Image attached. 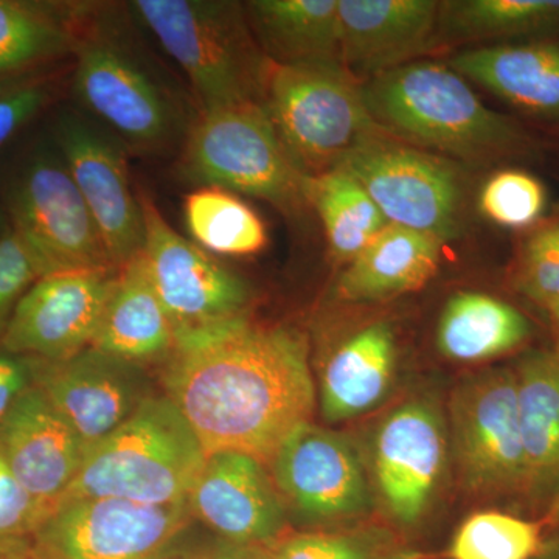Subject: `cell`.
I'll list each match as a JSON object with an SVG mask.
<instances>
[{
  "instance_id": "obj_2",
  "label": "cell",
  "mask_w": 559,
  "mask_h": 559,
  "mask_svg": "<svg viewBox=\"0 0 559 559\" xmlns=\"http://www.w3.org/2000/svg\"><path fill=\"white\" fill-rule=\"evenodd\" d=\"M362 87L377 127L419 150L473 165L506 164L535 154L532 135L485 106L451 66L412 61Z\"/></svg>"
},
{
  "instance_id": "obj_6",
  "label": "cell",
  "mask_w": 559,
  "mask_h": 559,
  "mask_svg": "<svg viewBox=\"0 0 559 559\" xmlns=\"http://www.w3.org/2000/svg\"><path fill=\"white\" fill-rule=\"evenodd\" d=\"M178 173L186 182L259 198L286 215L307 209L304 175L261 103L200 112L183 138Z\"/></svg>"
},
{
  "instance_id": "obj_8",
  "label": "cell",
  "mask_w": 559,
  "mask_h": 559,
  "mask_svg": "<svg viewBox=\"0 0 559 559\" xmlns=\"http://www.w3.org/2000/svg\"><path fill=\"white\" fill-rule=\"evenodd\" d=\"M362 451L378 516L412 539L432 516L452 477L439 393L421 390L392 407Z\"/></svg>"
},
{
  "instance_id": "obj_35",
  "label": "cell",
  "mask_w": 559,
  "mask_h": 559,
  "mask_svg": "<svg viewBox=\"0 0 559 559\" xmlns=\"http://www.w3.org/2000/svg\"><path fill=\"white\" fill-rule=\"evenodd\" d=\"M547 189L543 180L522 168L507 167L492 173L479 193L484 218L509 230H528L544 218Z\"/></svg>"
},
{
  "instance_id": "obj_27",
  "label": "cell",
  "mask_w": 559,
  "mask_h": 559,
  "mask_svg": "<svg viewBox=\"0 0 559 559\" xmlns=\"http://www.w3.org/2000/svg\"><path fill=\"white\" fill-rule=\"evenodd\" d=\"M532 336V322L520 308L489 294L462 290L441 311L437 348L454 362H488L520 352Z\"/></svg>"
},
{
  "instance_id": "obj_3",
  "label": "cell",
  "mask_w": 559,
  "mask_h": 559,
  "mask_svg": "<svg viewBox=\"0 0 559 559\" xmlns=\"http://www.w3.org/2000/svg\"><path fill=\"white\" fill-rule=\"evenodd\" d=\"M73 57L76 102L124 148L160 153L186 138L191 121L182 102L109 7L87 3Z\"/></svg>"
},
{
  "instance_id": "obj_38",
  "label": "cell",
  "mask_w": 559,
  "mask_h": 559,
  "mask_svg": "<svg viewBox=\"0 0 559 559\" xmlns=\"http://www.w3.org/2000/svg\"><path fill=\"white\" fill-rule=\"evenodd\" d=\"M40 277L43 270L21 238L11 229L0 237V319L13 312Z\"/></svg>"
},
{
  "instance_id": "obj_28",
  "label": "cell",
  "mask_w": 559,
  "mask_h": 559,
  "mask_svg": "<svg viewBox=\"0 0 559 559\" xmlns=\"http://www.w3.org/2000/svg\"><path fill=\"white\" fill-rule=\"evenodd\" d=\"M87 3L0 0V81L73 55Z\"/></svg>"
},
{
  "instance_id": "obj_32",
  "label": "cell",
  "mask_w": 559,
  "mask_h": 559,
  "mask_svg": "<svg viewBox=\"0 0 559 559\" xmlns=\"http://www.w3.org/2000/svg\"><path fill=\"white\" fill-rule=\"evenodd\" d=\"M381 520L325 532L288 533L270 547V559H430Z\"/></svg>"
},
{
  "instance_id": "obj_31",
  "label": "cell",
  "mask_w": 559,
  "mask_h": 559,
  "mask_svg": "<svg viewBox=\"0 0 559 559\" xmlns=\"http://www.w3.org/2000/svg\"><path fill=\"white\" fill-rule=\"evenodd\" d=\"M187 229L209 253L249 257L267 246L263 219L230 191L201 187L183 201Z\"/></svg>"
},
{
  "instance_id": "obj_37",
  "label": "cell",
  "mask_w": 559,
  "mask_h": 559,
  "mask_svg": "<svg viewBox=\"0 0 559 559\" xmlns=\"http://www.w3.org/2000/svg\"><path fill=\"white\" fill-rule=\"evenodd\" d=\"M53 94L43 72L0 81V148L46 108Z\"/></svg>"
},
{
  "instance_id": "obj_18",
  "label": "cell",
  "mask_w": 559,
  "mask_h": 559,
  "mask_svg": "<svg viewBox=\"0 0 559 559\" xmlns=\"http://www.w3.org/2000/svg\"><path fill=\"white\" fill-rule=\"evenodd\" d=\"M186 502L194 521L226 543L272 546L288 535V514L270 468L242 452L207 455Z\"/></svg>"
},
{
  "instance_id": "obj_4",
  "label": "cell",
  "mask_w": 559,
  "mask_h": 559,
  "mask_svg": "<svg viewBox=\"0 0 559 559\" xmlns=\"http://www.w3.org/2000/svg\"><path fill=\"white\" fill-rule=\"evenodd\" d=\"M124 9L186 73L200 112L261 103L267 58L241 3L132 0Z\"/></svg>"
},
{
  "instance_id": "obj_21",
  "label": "cell",
  "mask_w": 559,
  "mask_h": 559,
  "mask_svg": "<svg viewBox=\"0 0 559 559\" xmlns=\"http://www.w3.org/2000/svg\"><path fill=\"white\" fill-rule=\"evenodd\" d=\"M511 367L525 457L522 513L550 521L559 503V356L527 349Z\"/></svg>"
},
{
  "instance_id": "obj_19",
  "label": "cell",
  "mask_w": 559,
  "mask_h": 559,
  "mask_svg": "<svg viewBox=\"0 0 559 559\" xmlns=\"http://www.w3.org/2000/svg\"><path fill=\"white\" fill-rule=\"evenodd\" d=\"M433 0H340L341 64L360 83L412 62L439 40Z\"/></svg>"
},
{
  "instance_id": "obj_25",
  "label": "cell",
  "mask_w": 559,
  "mask_h": 559,
  "mask_svg": "<svg viewBox=\"0 0 559 559\" xmlns=\"http://www.w3.org/2000/svg\"><path fill=\"white\" fill-rule=\"evenodd\" d=\"M441 241L432 235L388 224L367 248L345 264L336 297L370 304L421 289L436 275Z\"/></svg>"
},
{
  "instance_id": "obj_1",
  "label": "cell",
  "mask_w": 559,
  "mask_h": 559,
  "mask_svg": "<svg viewBox=\"0 0 559 559\" xmlns=\"http://www.w3.org/2000/svg\"><path fill=\"white\" fill-rule=\"evenodd\" d=\"M310 341L288 325L250 319L179 342L165 362V395L205 455L234 451L270 466L318 404Z\"/></svg>"
},
{
  "instance_id": "obj_24",
  "label": "cell",
  "mask_w": 559,
  "mask_h": 559,
  "mask_svg": "<svg viewBox=\"0 0 559 559\" xmlns=\"http://www.w3.org/2000/svg\"><path fill=\"white\" fill-rule=\"evenodd\" d=\"M176 345L171 320L140 252L120 267L91 347L146 367L167 362Z\"/></svg>"
},
{
  "instance_id": "obj_7",
  "label": "cell",
  "mask_w": 559,
  "mask_h": 559,
  "mask_svg": "<svg viewBox=\"0 0 559 559\" xmlns=\"http://www.w3.org/2000/svg\"><path fill=\"white\" fill-rule=\"evenodd\" d=\"M261 105L305 176L334 170L364 139L381 131L367 109L362 83L342 64L267 60Z\"/></svg>"
},
{
  "instance_id": "obj_41",
  "label": "cell",
  "mask_w": 559,
  "mask_h": 559,
  "mask_svg": "<svg viewBox=\"0 0 559 559\" xmlns=\"http://www.w3.org/2000/svg\"><path fill=\"white\" fill-rule=\"evenodd\" d=\"M0 559H36L32 550V540L0 546Z\"/></svg>"
},
{
  "instance_id": "obj_29",
  "label": "cell",
  "mask_w": 559,
  "mask_h": 559,
  "mask_svg": "<svg viewBox=\"0 0 559 559\" xmlns=\"http://www.w3.org/2000/svg\"><path fill=\"white\" fill-rule=\"evenodd\" d=\"M305 197L322 219L337 263H349L389 224L358 180L340 168L307 176Z\"/></svg>"
},
{
  "instance_id": "obj_12",
  "label": "cell",
  "mask_w": 559,
  "mask_h": 559,
  "mask_svg": "<svg viewBox=\"0 0 559 559\" xmlns=\"http://www.w3.org/2000/svg\"><path fill=\"white\" fill-rule=\"evenodd\" d=\"M3 198L10 229L44 275L116 267L57 146L28 154L11 173Z\"/></svg>"
},
{
  "instance_id": "obj_20",
  "label": "cell",
  "mask_w": 559,
  "mask_h": 559,
  "mask_svg": "<svg viewBox=\"0 0 559 559\" xmlns=\"http://www.w3.org/2000/svg\"><path fill=\"white\" fill-rule=\"evenodd\" d=\"M0 455L22 487L53 510L79 474L84 447L33 384L0 426Z\"/></svg>"
},
{
  "instance_id": "obj_33",
  "label": "cell",
  "mask_w": 559,
  "mask_h": 559,
  "mask_svg": "<svg viewBox=\"0 0 559 559\" xmlns=\"http://www.w3.org/2000/svg\"><path fill=\"white\" fill-rule=\"evenodd\" d=\"M550 530L549 520H535L513 511H476L455 530L447 558L533 559Z\"/></svg>"
},
{
  "instance_id": "obj_13",
  "label": "cell",
  "mask_w": 559,
  "mask_h": 559,
  "mask_svg": "<svg viewBox=\"0 0 559 559\" xmlns=\"http://www.w3.org/2000/svg\"><path fill=\"white\" fill-rule=\"evenodd\" d=\"M187 502L146 506L116 498L58 503L36 530V559H171L189 544Z\"/></svg>"
},
{
  "instance_id": "obj_39",
  "label": "cell",
  "mask_w": 559,
  "mask_h": 559,
  "mask_svg": "<svg viewBox=\"0 0 559 559\" xmlns=\"http://www.w3.org/2000/svg\"><path fill=\"white\" fill-rule=\"evenodd\" d=\"M32 385L31 360L11 353L0 355V426Z\"/></svg>"
},
{
  "instance_id": "obj_40",
  "label": "cell",
  "mask_w": 559,
  "mask_h": 559,
  "mask_svg": "<svg viewBox=\"0 0 559 559\" xmlns=\"http://www.w3.org/2000/svg\"><path fill=\"white\" fill-rule=\"evenodd\" d=\"M270 547L240 546L215 538L213 543H189L171 559H270Z\"/></svg>"
},
{
  "instance_id": "obj_10",
  "label": "cell",
  "mask_w": 559,
  "mask_h": 559,
  "mask_svg": "<svg viewBox=\"0 0 559 559\" xmlns=\"http://www.w3.org/2000/svg\"><path fill=\"white\" fill-rule=\"evenodd\" d=\"M267 468L288 520L310 532L377 520L362 448L347 433L305 423L283 441Z\"/></svg>"
},
{
  "instance_id": "obj_44",
  "label": "cell",
  "mask_w": 559,
  "mask_h": 559,
  "mask_svg": "<svg viewBox=\"0 0 559 559\" xmlns=\"http://www.w3.org/2000/svg\"><path fill=\"white\" fill-rule=\"evenodd\" d=\"M10 230V221L9 216H7L5 210L0 209V237L7 234Z\"/></svg>"
},
{
  "instance_id": "obj_23",
  "label": "cell",
  "mask_w": 559,
  "mask_h": 559,
  "mask_svg": "<svg viewBox=\"0 0 559 559\" xmlns=\"http://www.w3.org/2000/svg\"><path fill=\"white\" fill-rule=\"evenodd\" d=\"M399 369L395 331L373 322L342 341L320 370L318 403L329 425L370 414L389 399Z\"/></svg>"
},
{
  "instance_id": "obj_14",
  "label": "cell",
  "mask_w": 559,
  "mask_h": 559,
  "mask_svg": "<svg viewBox=\"0 0 559 559\" xmlns=\"http://www.w3.org/2000/svg\"><path fill=\"white\" fill-rule=\"evenodd\" d=\"M140 204L145 223L143 261L178 344L249 319V283L173 230L146 194Z\"/></svg>"
},
{
  "instance_id": "obj_42",
  "label": "cell",
  "mask_w": 559,
  "mask_h": 559,
  "mask_svg": "<svg viewBox=\"0 0 559 559\" xmlns=\"http://www.w3.org/2000/svg\"><path fill=\"white\" fill-rule=\"evenodd\" d=\"M533 559H559V528H551L539 554Z\"/></svg>"
},
{
  "instance_id": "obj_22",
  "label": "cell",
  "mask_w": 559,
  "mask_h": 559,
  "mask_svg": "<svg viewBox=\"0 0 559 559\" xmlns=\"http://www.w3.org/2000/svg\"><path fill=\"white\" fill-rule=\"evenodd\" d=\"M450 66L511 108L559 123V43L525 40L460 51Z\"/></svg>"
},
{
  "instance_id": "obj_17",
  "label": "cell",
  "mask_w": 559,
  "mask_h": 559,
  "mask_svg": "<svg viewBox=\"0 0 559 559\" xmlns=\"http://www.w3.org/2000/svg\"><path fill=\"white\" fill-rule=\"evenodd\" d=\"M119 267L44 275L11 312L2 347L27 359L62 360L91 347Z\"/></svg>"
},
{
  "instance_id": "obj_45",
  "label": "cell",
  "mask_w": 559,
  "mask_h": 559,
  "mask_svg": "<svg viewBox=\"0 0 559 559\" xmlns=\"http://www.w3.org/2000/svg\"><path fill=\"white\" fill-rule=\"evenodd\" d=\"M551 528H559V503L557 510L554 511L550 518Z\"/></svg>"
},
{
  "instance_id": "obj_36",
  "label": "cell",
  "mask_w": 559,
  "mask_h": 559,
  "mask_svg": "<svg viewBox=\"0 0 559 559\" xmlns=\"http://www.w3.org/2000/svg\"><path fill=\"white\" fill-rule=\"evenodd\" d=\"M50 511L22 487L0 455V546L32 540Z\"/></svg>"
},
{
  "instance_id": "obj_26",
  "label": "cell",
  "mask_w": 559,
  "mask_h": 559,
  "mask_svg": "<svg viewBox=\"0 0 559 559\" xmlns=\"http://www.w3.org/2000/svg\"><path fill=\"white\" fill-rule=\"evenodd\" d=\"M245 10L253 38L275 64H341L340 0H253Z\"/></svg>"
},
{
  "instance_id": "obj_9",
  "label": "cell",
  "mask_w": 559,
  "mask_h": 559,
  "mask_svg": "<svg viewBox=\"0 0 559 559\" xmlns=\"http://www.w3.org/2000/svg\"><path fill=\"white\" fill-rule=\"evenodd\" d=\"M444 414L451 476L459 489L480 502L513 503L514 513L522 514L525 457L513 367H489L460 378Z\"/></svg>"
},
{
  "instance_id": "obj_43",
  "label": "cell",
  "mask_w": 559,
  "mask_h": 559,
  "mask_svg": "<svg viewBox=\"0 0 559 559\" xmlns=\"http://www.w3.org/2000/svg\"><path fill=\"white\" fill-rule=\"evenodd\" d=\"M549 316L551 323H554L555 342H557V344H555L554 352L557 353V355L559 356V308L557 311L551 312V314Z\"/></svg>"
},
{
  "instance_id": "obj_16",
  "label": "cell",
  "mask_w": 559,
  "mask_h": 559,
  "mask_svg": "<svg viewBox=\"0 0 559 559\" xmlns=\"http://www.w3.org/2000/svg\"><path fill=\"white\" fill-rule=\"evenodd\" d=\"M31 360L33 384L75 430L84 451L156 395L146 367L87 347L62 360Z\"/></svg>"
},
{
  "instance_id": "obj_5",
  "label": "cell",
  "mask_w": 559,
  "mask_h": 559,
  "mask_svg": "<svg viewBox=\"0 0 559 559\" xmlns=\"http://www.w3.org/2000/svg\"><path fill=\"white\" fill-rule=\"evenodd\" d=\"M205 459L178 406L165 393H156L120 428L84 451L79 474L58 503L86 498L182 503Z\"/></svg>"
},
{
  "instance_id": "obj_34",
  "label": "cell",
  "mask_w": 559,
  "mask_h": 559,
  "mask_svg": "<svg viewBox=\"0 0 559 559\" xmlns=\"http://www.w3.org/2000/svg\"><path fill=\"white\" fill-rule=\"evenodd\" d=\"M511 283L525 299L543 308H559V210L525 230L511 267Z\"/></svg>"
},
{
  "instance_id": "obj_15",
  "label": "cell",
  "mask_w": 559,
  "mask_h": 559,
  "mask_svg": "<svg viewBox=\"0 0 559 559\" xmlns=\"http://www.w3.org/2000/svg\"><path fill=\"white\" fill-rule=\"evenodd\" d=\"M55 146L90 209L110 263L120 270L142 252L145 242L142 204L132 191L127 148L79 114L58 119Z\"/></svg>"
},
{
  "instance_id": "obj_30",
  "label": "cell",
  "mask_w": 559,
  "mask_h": 559,
  "mask_svg": "<svg viewBox=\"0 0 559 559\" xmlns=\"http://www.w3.org/2000/svg\"><path fill=\"white\" fill-rule=\"evenodd\" d=\"M559 31V0H455L440 3L439 40L535 38Z\"/></svg>"
},
{
  "instance_id": "obj_11",
  "label": "cell",
  "mask_w": 559,
  "mask_h": 559,
  "mask_svg": "<svg viewBox=\"0 0 559 559\" xmlns=\"http://www.w3.org/2000/svg\"><path fill=\"white\" fill-rule=\"evenodd\" d=\"M358 180L389 224L457 238L465 223V182L459 165L377 131L340 164Z\"/></svg>"
}]
</instances>
